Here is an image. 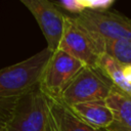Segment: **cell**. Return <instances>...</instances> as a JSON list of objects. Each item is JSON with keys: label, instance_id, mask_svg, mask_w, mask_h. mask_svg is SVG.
Here are the masks:
<instances>
[{"label": "cell", "instance_id": "ba28073f", "mask_svg": "<svg viewBox=\"0 0 131 131\" xmlns=\"http://www.w3.org/2000/svg\"><path fill=\"white\" fill-rule=\"evenodd\" d=\"M47 102L49 131H105L92 128L59 100L47 97Z\"/></svg>", "mask_w": 131, "mask_h": 131}, {"label": "cell", "instance_id": "7a4b0ae2", "mask_svg": "<svg viewBox=\"0 0 131 131\" xmlns=\"http://www.w3.org/2000/svg\"><path fill=\"white\" fill-rule=\"evenodd\" d=\"M75 20L84 28L102 47L104 52L105 40L131 41V18L117 12H96L85 10L74 16Z\"/></svg>", "mask_w": 131, "mask_h": 131}, {"label": "cell", "instance_id": "7c38bea8", "mask_svg": "<svg viewBox=\"0 0 131 131\" xmlns=\"http://www.w3.org/2000/svg\"><path fill=\"white\" fill-rule=\"evenodd\" d=\"M104 52L116 58L123 64H131V41L105 40Z\"/></svg>", "mask_w": 131, "mask_h": 131}, {"label": "cell", "instance_id": "4fadbf2b", "mask_svg": "<svg viewBox=\"0 0 131 131\" xmlns=\"http://www.w3.org/2000/svg\"><path fill=\"white\" fill-rule=\"evenodd\" d=\"M54 3L58 8H62L75 15H78L86 10L84 0H60Z\"/></svg>", "mask_w": 131, "mask_h": 131}, {"label": "cell", "instance_id": "9c48e42d", "mask_svg": "<svg viewBox=\"0 0 131 131\" xmlns=\"http://www.w3.org/2000/svg\"><path fill=\"white\" fill-rule=\"evenodd\" d=\"M70 108L83 122L98 130H105L114 120L113 113L105 99L78 103Z\"/></svg>", "mask_w": 131, "mask_h": 131}, {"label": "cell", "instance_id": "3957f363", "mask_svg": "<svg viewBox=\"0 0 131 131\" xmlns=\"http://www.w3.org/2000/svg\"><path fill=\"white\" fill-rule=\"evenodd\" d=\"M4 131H49L47 97L39 86L19 98Z\"/></svg>", "mask_w": 131, "mask_h": 131}, {"label": "cell", "instance_id": "277c9868", "mask_svg": "<svg viewBox=\"0 0 131 131\" xmlns=\"http://www.w3.org/2000/svg\"><path fill=\"white\" fill-rule=\"evenodd\" d=\"M114 85L97 68L84 67L58 99L71 107L75 104L105 99Z\"/></svg>", "mask_w": 131, "mask_h": 131}, {"label": "cell", "instance_id": "8fae6325", "mask_svg": "<svg viewBox=\"0 0 131 131\" xmlns=\"http://www.w3.org/2000/svg\"><path fill=\"white\" fill-rule=\"evenodd\" d=\"M97 69H99L100 72L111 81L115 88L131 96V84L125 77L123 63L110 54L103 52L98 58Z\"/></svg>", "mask_w": 131, "mask_h": 131}, {"label": "cell", "instance_id": "52a82bcc", "mask_svg": "<svg viewBox=\"0 0 131 131\" xmlns=\"http://www.w3.org/2000/svg\"><path fill=\"white\" fill-rule=\"evenodd\" d=\"M21 3L35 17L47 42V48L54 52L58 49L66 23V14L48 0H21Z\"/></svg>", "mask_w": 131, "mask_h": 131}, {"label": "cell", "instance_id": "30bf717a", "mask_svg": "<svg viewBox=\"0 0 131 131\" xmlns=\"http://www.w3.org/2000/svg\"><path fill=\"white\" fill-rule=\"evenodd\" d=\"M105 102L114 116L105 131H131V96L114 87Z\"/></svg>", "mask_w": 131, "mask_h": 131}, {"label": "cell", "instance_id": "6da1fadb", "mask_svg": "<svg viewBox=\"0 0 131 131\" xmlns=\"http://www.w3.org/2000/svg\"><path fill=\"white\" fill-rule=\"evenodd\" d=\"M52 51L47 47L17 63L0 70V127L11 118L19 98L39 86Z\"/></svg>", "mask_w": 131, "mask_h": 131}, {"label": "cell", "instance_id": "5b68a950", "mask_svg": "<svg viewBox=\"0 0 131 131\" xmlns=\"http://www.w3.org/2000/svg\"><path fill=\"white\" fill-rule=\"evenodd\" d=\"M84 67L77 58L60 49H56L48 60L41 77L40 91L51 99H58Z\"/></svg>", "mask_w": 131, "mask_h": 131}, {"label": "cell", "instance_id": "8992f818", "mask_svg": "<svg viewBox=\"0 0 131 131\" xmlns=\"http://www.w3.org/2000/svg\"><path fill=\"white\" fill-rule=\"evenodd\" d=\"M58 49L80 60L85 67L97 68L98 58L103 53L99 43L74 18L66 16L64 29Z\"/></svg>", "mask_w": 131, "mask_h": 131}, {"label": "cell", "instance_id": "5bb4252c", "mask_svg": "<svg viewBox=\"0 0 131 131\" xmlns=\"http://www.w3.org/2000/svg\"><path fill=\"white\" fill-rule=\"evenodd\" d=\"M86 10L104 12L114 4L113 0H84Z\"/></svg>", "mask_w": 131, "mask_h": 131}]
</instances>
